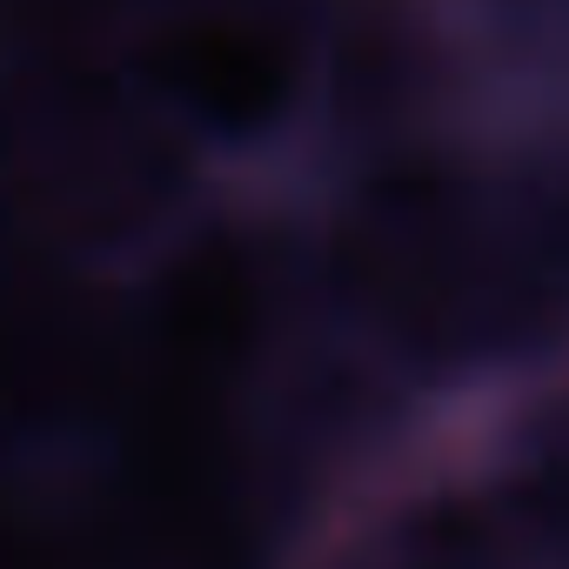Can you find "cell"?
<instances>
[{
    "label": "cell",
    "mask_w": 569,
    "mask_h": 569,
    "mask_svg": "<svg viewBox=\"0 0 569 569\" xmlns=\"http://www.w3.org/2000/svg\"><path fill=\"white\" fill-rule=\"evenodd\" d=\"M121 81L168 141L254 154L322 114V34L296 0H161L121 41Z\"/></svg>",
    "instance_id": "6da1fadb"
}]
</instances>
